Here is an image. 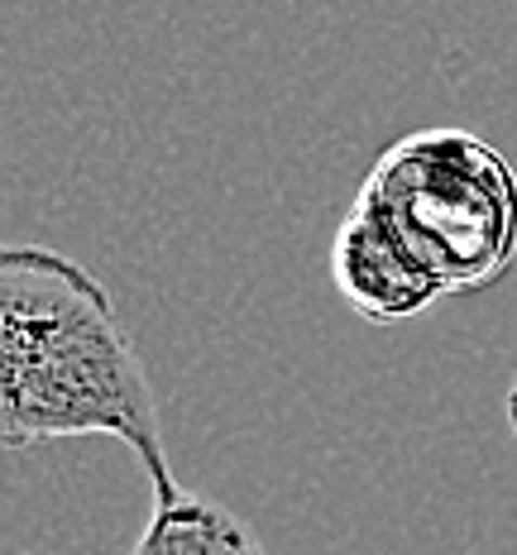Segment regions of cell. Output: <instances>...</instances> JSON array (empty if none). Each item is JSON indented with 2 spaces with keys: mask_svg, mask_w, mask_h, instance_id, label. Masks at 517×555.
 <instances>
[{
  "mask_svg": "<svg viewBox=\"0 0 517 555\" xmlns=\"http://www.w3.org/2000/svg\"><path fill=\"white\" fill-rule=\"evenodd\" d=\"M111 436L178 493L154 378L111 287L53 245H0V450Z\"/></svg>",
  "mask_w": 517,
  "mask_h": 555,
  "instance_id": "cell-1",
  "label": "cell"
},
{
  "mask_svg": "<svg viewBox=\"0 0 517 555\" xmlns=\"http://www.w3.org/2000/svg\"><path fill=\"white\" fill-rule=\"evenodd\" d=\"M350 206L441 302L484 293L517 263V172L460 125H427L388 144Z\"/></svg>",
  "mask_w": 517,
  "mask_h": 555,
  "instance_id": "cell-2",
  "label": "cell"
},
{
  "mask_svg": "<svg viewBox=\"0 0 517 555\" xmlns=\"http://www.w3.org/2000/svg\"><path fill=\"white\" fill-rule=\"evenodd\" d=\"M331 283H336L340 302L370 326H398V321L427 317L441 302L417 273L402 263V254L384 240L364 211H345L331 240Z\"/></svg>",
  "mask_w": 517,
  "mask_h": 555,
  "instance_id": "cell-3",
  "label": "cell"
},
{
  "mask_svg": "<svg viewBox=\"0 0 517 555\" xmlns=\"http://www.w3.org/2000/svg\"><path fill=\"white\" fill-rule=\"evenodd\" d=\"M130 555H269V546L235 507L178 489L154 499Z\"/></svg>",
  "mask_w": 517,
  "mask_h": 555,
  "instance_id": "cell-4",
  "label": "cell"
},
{
  "mask_svg": "<svg viewBox=\"0 0 517 555\" xmlns=\"http://www.w3.org/2000/svg\"><path fill=\"white\" fill-rule=\"evenodd\" d=\"M503 422H508V431L517 436V378L508 384V392H503Z\"/></svg>",
  "mask_w": 517,
  "mask_h": 555,
  "instance_id": "cell-5",
  "label": "cell"
}]
</instances>
